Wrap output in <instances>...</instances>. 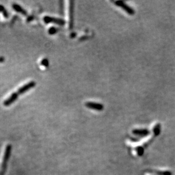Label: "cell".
Listing matches in <instances>:
<instances>
[{
    "mask_svg": "<svg viewBox=\"0 0 175 175\" xmlns=\"http://www.w3.org/2000/svg\"><path fill=\"white\" fill-rule=\"evenodd\" d=\"M115 3L117 6L122 8L129 15H134V14H135L134 10L132 7H131L130 6L128 5L124 1H117L115 2Z\"/></svg>",
    "mask_w": 175,
    "mask_h": 175,
    "instance_id": "3957f363",
    "label": "cell"
},
{
    "mask_svg": "<svg viewBox=\"0 0 175 175\" xmlns=\"http://www.w3.org/2000/svg\"><path fill=\"white\" fill-rule=\"evenodd\" d=\"M69 29H72L74 26V2L73 1H69Z\"/></svg>",
    "mask_w": 175,
    "mask_h": 175,
    "instance_id": "8992f818",
    "label": "cell"
},
{
    "mask_svg": "<svg viewBox=\"0 0 175 175\" xmlns=\"http://www.w3.org/2000/svg\"><path fill=\"white\" fill-rule=\"evenodd\" d=\"M0 12L2 13V14L3 15V16L7 18L9 17V13H7V10H6V9L5 8L4 6H3L2 5H0Z\"/></svg>",
    "mask_w": 175,
    "mask_h": 175,
    "instance_id": "30bf717a",
    "label": "cell"
},
{
    "mask_svg": "<svg viewBox=\"0 0 175 175\" xmlns=\"http://www.w3.org/2000/svg\"><path fill=\"white\" fill-rule=\"evenodd\" d=\"M11 148L12 146L10 144H7L5 147L2 160L1 162V164L0 166V175H5L6 173L7 163L11 155Z\"/></svg>",
    "mask_w": 175,
    "mask_h": 175,
    "instance_id": "7a4b0ae2",
    "label": "cell"
},
{
    "mask_svg": "<svg viewBox=\"0 0 175 175\" xmlns=\"http://www.w3.org/2000/svg\"><path fill=\"white\" fill-rule=\"evenodd\" d=\"M12 7L14 9V10L15 11H16L17 12L19 13H21L22 15H25V16H26L27 15V12L22 6H21L19 5L14 3V4L12 5Z\"/></svg>",
    "mask_w": 175,
    "mask_h": 175,
    "instance_id": "ba28073f",
    "label": "cell"
},
{
    "mask_svg": "<svg viewBox=\"0 0 175 175\" xmlns=\"http://www.w3.org/2000/svg\"><path fill=\"white\" fill-rule=\"evenodd\" d=\"M153 130V133H154V136H158L160 133V130H161V125L160 124H156L154 128L152 129Z\"/></svg>",
    "mask_w": 175,
    "mask_h": 175,
    "instance_id": "9c48e42d",
    "label": "cell"
},
{
    "mask_svg": "<svg viewBox=\"0 0 175 175\" xmlns=\"http://www.w3.org/2000/svg\"><path fill=\"white\" fill-rule=\"evenodd\" d=\"M57 31V29H56L55 27H51L50 29L48 30V33L51 35H53L56 33Z\"/></svg>",
    "mask_w": 175,
    "mask_h": 175,
    "instance_id": "8fae6325",
    "label": "cell"
},
{
    "mask_svg": "<svg viewBox=\"0 0 175 175\" xmlns=\"http://www.w3.org/2000/svg\"><path fill=\"white\" fill-rule=\"evenodd\" d=\"M35 86H36V82L34 81H31L27 83V84H25L21 88H19L17 92H14L7 99H6L3 102V105L5 107L10 106L17 100L19 95L23 94L27 92L30 89L34 88Z\"/></svg>",
    "mask_w": 175,
    "mask_h": 175,
    "instance_id": "6da1fadb",
    "label": "cell"
},
{
    "mask_svg": "<svg viewBox=\"0 0 175 175\" xmlns=\"http://www.w3.org/2000/svg\"><path fill=\"white\" fill-rule=\"evenodd\" d=\"M41 65L44 66H48L49 65V61L47 58H44L41 61Z\"/></svg>",
    "mask_w": 175,
    "mask_h": 175,
    "instance_id": "7c38bea8",
    "label": "cell"
},
{
    "mask_svg": "<svg viewBox=\"0 0 175 175\" xmlns=\"http://www.w3.org/2000/svg\"><path fill=\"white\" fill-rule=\"evenodd\" d=\"M43 21L46 24L48 23H55L59 26H63L65 24V21L63 19L57 18L55 17L45 16L43 18Z\"/></svg>",
    "mask_w": 175,
    "mask_h": 175,
    "instance_id": "277c9868",
    "label": "cell"
},
{
    "mask_svg": "<svg viewBox=\"0 0 175 175\" xmlns=\"http://www.w3.org/2000/svg\"><path fill=\"white\" fill-rule=\"evenodd\" d=\"M85 106L88 107V108L97 111H102L104 109V106L102 104L96 102H88L85 103Z\"/></svg>",
    "mask_w": 175,
    "mask_h": 175,
    "instance_id": "5b68a950",
    "label": "cell"
},
{
    "mask_svg": "<svg viewBox=\"0 0 175 175\" xmlns=\"http://www.w3.org/2000/svg\"><path fill=\"white\" fill-rule=\"evenodd\" d=\"M132 132L134 135L140 136L142 137L147 136L150 134V131L146 129H136L133 130Z\"/></svg>",
    "mask_w": 175,
    "mask_h": 175,
    "instance_id": "52a82bcc",
    "label": "cell"
}]
</instances>
